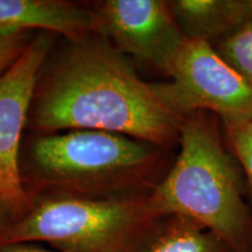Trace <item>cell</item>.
<instances>
[{"mask_svg": "<svg viewBox=\"0 0 252 252\" xmlns=\"http://www.w3.org/2000/svg\"><path fill=\"white\" fill-rule=\"evenodd\" d=\"M184 117L102 34L64 39L41 67L26 130L118 133L162 150L179 145Z\"/></svg>", "mask_w": 252, "mask_h": 252, "instance_id": "obj_1", "label": "cell"}, {"mask_svg": "<svg viewBox=\"0 0 252 252\" xmlns=\"http://www.w3.org/2000/svg\"><path fill=\"white\" fill-rule=\"evenodd\" d=\"M14 222V217L12 215L11 210L6 206L4 201L0 198V247L5 244L6 235L9 226Z\"/></svg>", "mask_w": 252, "mask_h": 252, "instance_id": "obj_15", "label": "cell"}, {"mask_svg": "<svg viewBox=\"0 0 252 252\" xmlns=\"http://www.w3.org/2000/svg\"><path fill=\"white\" fill-rule=\"evenodd\" d=\"M149 195L31 197L30 209L9 226L5 244L46 243L61 252H143L167 219L151 208Z\"/></svg>", "mask_w": 252, "mask_h": 252, "instance_id": "obj_4", "label": "cell"}, {"mask_svg": "<svg viewBox=\"0 0 252 252\" xmlns=\"http://www.w3.org/2000/svg\"><path fill=\"white\" fill-rule=\"evenodd\" d=\"M220 121L196 111L184 119L174 163L149 195L161 217L180 216L202 225L231 252H252V210L241 166Z\"/></svg>", "mask_w": 252, "mask_h": 252, "instance_id": "obj_3", "label": "cell"}, {"mask_svg": "<svg viewBox=\"0 0 252 252\" xmlns=\"http://www.w3.org/2000/svg\"><path fill=\"white\" fill-rule=\"evenodd\" d=\"M169 77L158 86L181 117L207 111L224 127L252 122V84L217 54L212 43L186 41Z\"/></svg>", "mask_w": 252, "mask_h": 252, "instance_id": "obj_5", "label": "cell"}, {"mask_svg": "<svg viewBox=\"0 0 252 252\" xmlns=\"http://www.w3.org/2000/svg\"><path fill=\"white\" fill-rule=\"evenodd\" d=\"M165 150L118 133L72 130L31 134L20 151L28 197L147 196L163 176Z\"/></svg>", "mask_w": 252, "mask_h": 252, "instance_id": "obj_2", "label": "cell"}, {"mask_svg": "<svg viewBox=\"0 0 252 252\" xmlns=\"http://www.w3.org/2000/svg\"><path fill=\"white\" fill-rule=\"evenodd\" d=\"M54 46L55 34L37 32L23 55L0 77V198L14 220L31 207L19 160L37 76Z\"/></svg>", "mask_w": 252, "mask_h": 252, "instance_id": "obj_6", "label": "cell"}, {"mask_svg": "<svg viewBox=\"0 0 252 252\" xmlns=\"http://www.w3.org/2000/svg\"><path fill=\"white\" fill-rule=\"evenodd\" d=\"M168 5L187 40L219 42L252 20L249 0H172Z\"/></svg>", "mask_w": 252, "mask_h": 252, "instance_id": "obj_9", "label": "cell"}, {"mask_svg": "<svg viewBox=\"0 0 252 252\" xmlns=\"http://www.w3.org/2000/svg\"><path fill=\"white\" fill-rule=\"evenodd\" d=\"M100 34L126 56L168 75L187 37L168 1L105 0L94 8Z\"/></svg>", "mask_w": 252, "mask_h": 252, "instance_id": "obj_7", "label": "cell"}, {"mask_svg": "<svg viewBox=\"0 0 252 252\" xmlns=\"http://www.w3.org/2000/svg\"><path fill=\"white\" fill-rule=\"evenodd\" d=\"M36 33L27 32L0 36V77L23 55Z\"/></svg>", "mask_w": 252, "mask_h": 252, "instance_id": "obj_13", "label": "cell"}, {"mask_svg": "<svg viewBox=\"0 0 252 252\" xmlns=\"http://www.w3.org/2000/svg\"><path fill=\"white\" fill-rule=\"evenodd\" d=\"M224 139L244 174L247 195L252 210V122L235 126H223Z\"/></svg>", "mask_w": 252, "mask_h": 252, "instance_id": "obj_12", "label": "cell"}, {"mask_svg": "<svg viewBox=\"0 0 252 252\" xmlns=\"http://www.w3.org/2000/svg\"><path fill=\"white\" fill-rule=\"evenodd\" d=\"M48 32L63 39L100 34L94 9L65 0H0V36Z\"/></svg>", "mask_w": 252, "mask_h": 252, "instance_id": "obj_8", "label": "cell"}, {"mask_svg": "<svg viewBox=\"0 0 252 252\" xmlns=\"http://www.w3.org/2000/svg\"><path fill=\"white\" fill-rule=\"evenodd\" d=\"M250 1V7H251V12H252V0H249Z\"/></svg>", "mask_w": 252, "mask_h": 252, "instance_id": "obj_16", "label": "cell"}, {"mask_svg": "<svg viewBox=\"0 0 252 252\" xmlns=\"http://www.w3.org/2000/svg\"><path fill=\"white\" fill-rule=\"evenodd\" d=\"M143 252H231L215 235L185 217L171 216Z\"/></svg>", "mask_w": 252, "mask_h": 252, "instance_id": "obj_10", "label": "cell"}, {"mask_svg": "<svg viewBox=\"0 0 252 252\" xmlns=\"http://www.w3.org/2000/svg\"><path fill=\"white\" fill-rule=\"evenodd\" d=\"M214 48L220 58L252 84V20L231 35L216 42Z\"/></svg>", "mask_w": 252, "mask_h": 252, "instance_id": "obj_11", "label": "cell"}, {"mask_svg": "<svg viewBox=\"0 0 252 252\" xmlns=\"http://www.w3.org/2000/svg\"><path fill=\"white\" fill-rule=\"evenodd\" d=\"M0 252H61L47 249L35 243H7L0 247Z\"/></svg>", "mask_w": 252, "mask_h": 252, "instance_id": "obj_14", "label": "cell"}]
</instances>
